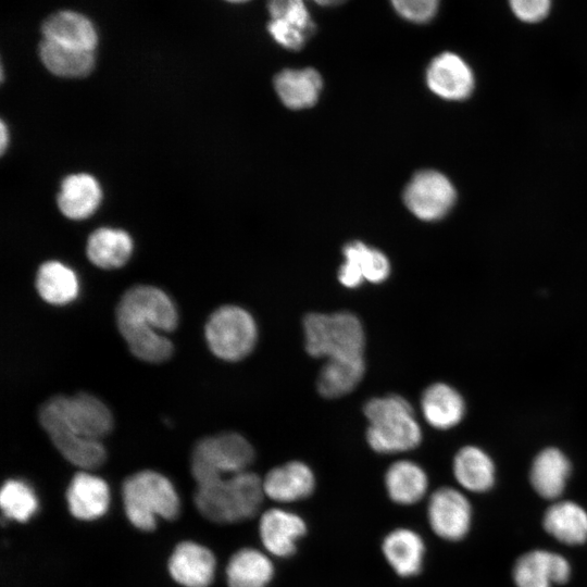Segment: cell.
<instances>
[{
    "label": "cell",
    "instance_id": "cell-16",
    "mask_svg": "<svg viewBox=\"0 0 587 587\" xmlns=\"http://www.w3.org/2000/svg\"><path fill=\"white\" fill-rule=\"evenodd\" d=\"M41 39L79 50L96 51L99 34L82 12L62 9L49 14L40 26Z\"/></svg>",
    "mask_w": 587,
    "mask_h": 587
},
{
    "label": "cell",
    "instance_id": "cell-11",
    "mask_svg": "<svg viewBox=\"0 0 587 587\" xmlns=\"http://www.w3.org/2000/svg\"><path fill=\"white\" fill-rule=\"evenodd\" d=\"M54 398L64 421L79 436L101 441L112 432V413L98 397L80 391Z\"/></svg>",
    "mask_w": 587,
    "mask_h": 587
},
{
    "label": "cell",
    "instance_id": "cell-38",
    "mask_svg": "<svg viewBox=\"0 0 587 587\" xmlns=\"http://www.w3.org/2000/svg\"><path fill=\"white\" fill-rule=\"evenodd\" d=\"M10 141V134L5 123L2 121L0 126V149L3 154Z\"/></svg>",
    "mask_w": 587,
    "mask_h": 587
},
{
    "label": "cell",
    "instance_id": "cell-18",
    "mask_svg": "<svg viewBox=\"0 0 587 587\" xmlns=\"http://www.w3.org/2000/svg\"><path fill=\"white\" fill-rule=\"evenodd\" d=\"M315 484L312 469L297 460L273 467L262 478L265 497L285 504L310 497L315 489Z\"/></svg>",
    "mask_w": 587,
    "mask_h": 587
},
{
    "label": "cell",
    "instance_id": "cell-13",
    "mask_svg": "<svg viewBox=\"0 0 587 587\" xmlns=\"http://www.w3.org/2000/svg\"><path fill=\"white\" fill-rule=\"evenodd\" d=\"M267 32L283 48L300 50L315 30L304 0H267Z\"/></svg>",
    "mask_w": 587,
    "mask_h": 587
},
{
    "label": "cell",
    "instance_id": "cell-20",
    "mask_svg": "<svg viewBox=\"0 0 587 587\" xmlns=\"http://www.w3.org/2000/svg\"><path fill=\"white\" fill-rule=\"evenodd\" d=\"M344 257L338 279L347 288H357L363 280L379 284L390 274V263L386 255L360 241L348 243L344 248Z\"/></svg>",
    "mask_w": 587,
    "mask_h": 587
},
{
    "label": "cell",
    "instance_id": "cell-3",
    "mask_svg": "<svg viewBox=\"0 0 587 587\" xmlns=\"http://www.w3.org/2000/svg\"><path fill=\"white\" fill-rule=\"evenodd\" d=\"M304 347L313 358L363 360L365 333L360 319L348 311L312 312L303 319Z\"/></svg>",
    "mask_w": 587,
    "mask_h": 587
},
{
    "label": "cell",
    "instance_id": "cell-32",
    "mask_svg": "<svg viewBox=\"0 0 587 587\" xmlns=\"http://www.w3.org/2000/svg\"><path fill=\"white\" fill-rule=\"evenodd\" d=\"M36 290L51 305H65L74 301L79 292L75 272L60 261L42 263L36 274Z\"/></svg>",
    "mask_w": 587,
    "mask_h": 587
},
{
    "label": "cell",
    "instance_id": "cell-24",
    "mask_svg": "<svg viewBox=\"0 0 587 587\" xmlns=\"http://www.w3.org/2000/svg\"><path fill=\"white\" fill-rule=\"evenodd\" d=\"M421 410L432 427L446 430L462 421L465 414V402L461 394L452 386L435 383L424 390Z\"/></svg>",
    "mask_w": 587,
    "mask_h": 587
},
{
    "label": "cell",
    "instance_id": "cell-5",
    "mask_svg": "<svg viewBox=\"0 0 587 587\" xmlns=\"http://www.w3.org/2000/svg\"><path fill=\"white\" fill-rule=\"evenodd\" d=\"M253 459V447L242 435L225 432L203 437L195 444L190 471L197 485H201L248 471Z\"/></svg>",
    "mask_w": 587,
    "mask_h": 587
},
{
    "label": "cell",
    "instance_id": "cell-4",
    "mask_svg": "<svg viewBox=\"0 0 587 587\" xmlns=\"http://www.w3.org/2000/svg\"><path fill=\"white\" fill-rule=\"evenodd\" d=\"M124 509L129 522L149 532L159 517L175 519L180 510L175 487L164 475L143 470L128 476L122 486Z\"/></svg>",
    "mask_w": 587,
    "mask_h": 587
},
{
    "label": "cell",
    "instance_id": "cell-35",
    "mask_svg": "<svg viewBox=\"0 0 587 587\" xmlns=\"http://www.w3.org/2000/svg\"><path fill=\"white\" fill-rule=\"evenodd\" d=\"M0 505L7 519L27 522L38 509V499L25 482L8 479L1 487Z\"/></svg>",
    "mask_w": 587,
    "mask_h": 587
},
{
    "label": "cell",
    "instance_id": "cell-19",
    "mask_svg": "<svg viewBox=\"0 0 587 587\" xmlns=\"http://www.w3.org/2000/svg\"><path fill=\"white\" fill-rule=\"evenodd\" d=\"M215 557L207 547L192 541L176 546L170 560L172 578L184 587H209L214 578Z\"/></svg>",
    "mask_w": 587,
    "mask_h": 587
},
{
    "label": "cell",
    "instance_id": "cell-40",
    "mask_svg": "<svg viewBox=\"0 0 587 587\" xmlns=\"http://www.w3.org/2000/svg\"><path fill=\"white\" fill-rule=\"evenodd\" d=\"M224 1L233 3V4H240V3L248 2L250 0H224Z\"/></svg>",
    "mask_w": 587,
    "mask_h": 587
},
{
    "label": "cell",
    "instance_id": "cell-28",
    "mask_svg": "<svg viewBox=\"0 0 587 587\" xmlns=\"http://www.w3.org/2000/svg\"><path fill=\"white\" fill-rule=\"evenodd\" d=\"M384 484L392 502L399 505H412L425 497L428 489V477L417 463L399 460L387 469Z\"/></svg>",
    "mask_w": 587,
    "mask_h": 587
},
{
    "label": "cell",
    "instance_id": "cell-12",
    "mask_svg": "<svg viewBox=\"0 0 587 587\" xmlns=\"http://www.w3.org/2000/svg\"><path fill=\"white\" fill-rule=\"evenodd\" d=\"M258 530L264 551L273 558L287 559L297 552L308 525L298 513L276 507L261 514Z\"/></svg>",
    "mask_w": 587,
    "mask_h": 587
},
{
    "label": "cell",
    "instance_id": "cell-10",
    "mask_svg": "<svg viewBox=\"0 0 587 587\" xmlns=\"http://www.w3.org/2000/svg\"><path fill=\"white\" fill-rule=\"evenodd\" d=\"M472 517L469 499L455 488H438L428 498V525L436 536L446 541L463 539L470 532Z\"/></svg>",
    "mask_w": 587,
    "mask_h": 587
},
{
    "label": "cell",
    "instance_id": "cell-29",
    "mask_svg": "<svg viewBox=\"0 0 587 587\" xmlns=\"http://www.w3.org/2000/svg\"><path fill=\"white\" fill-rule=\"evenodd\" d=\"M322 77L312 67L286 68L274 78L275 90L283 103L294 110L312 107L319 99Z\"/></svg>",
    "mask_w": 587,
    "mask_h": 587
},
{
    "label": "cell",
    "instance_id": "cell-31",
    "mask_svg": "<svg viewBox=\"0 0 587 587\" xmlns=\"http://www.w3.org/2000/svg\"><path fill=\"white\" fill-rule=\"evenodd\" d=\"M86 252L95 266L103 270L118 268L129 260L133 240L122 229L98 228L89 236Z\"/></svg>",
    "mask_w": 587,
    "mask_h": 587
},
{
    "label": "cell",
    "instance_id": "cell-15",
    "mask_svg": "<svg viewBox=\"0 0 587 587\" xmlns=\"http://www.w3.org/2000/svg\"><path fill=\"white\" fill-rule=\"evenodd\" d=\"M571 574V564L563 555L541 549L522 554L512 571L516 587L563 585L569 582Z\"/></svg>",
    "mask_w": 587,
    "mask_h": 587
},
{
    "label": "cell",
    "instance_id": "cell-22",
    "mask_svg": "<svg viewBox=\"0 0 587 587\" xmlns=\"http://www.w3.org/2000/svg\"><path fill=\"white\" fill-rule=\"evenodd\" d=\"M571 470L569 458L560 449L545 448L532 462L530 485L544 499L555 500L563 494Z\"/></svg>",
    "mask_w": 587,
    "mask_h": 587
},
{
    "label": "cell",
    "instance_id": "cell-39",
    "mask_svg": "<svg viewBox=\"0 0 587 587\" xmlns=\"http://www.w3.org/2000/svg\"><path fill=\"white\" fill-rule=\"evenodd\" d=\"M313 1L323 7H334V5L341 4L346 2L347 0H313Z\"/></svg>",
    "mask_w": 587,
    "mask_h": 587
},
{
    "label": "cell",
    "instance_id": "cell-34",
    "mask_svg": "<svg viewBox=\"0 0 587 587\" xmlns=\"http://www.w3.org/2000/svg\"><path fill=\"white\" fill-rule=\"evenodd\" d=\"M364 373V359L326 360L319 373L316 387L325 398H339L351 392L362 380Z\"/></svg>",
    "mask_w": 587,
    "mask_h": 587
},
{
    "label": "cell",
    "instance_id": "cell-6",
    "mask_svg": "<svg viewBox=\"0 0 587 587\" xmlns=\"http://www.w3.org/2000/svg\"><path fill=\"white\" fill-rule=\"evenodd\" d=\"M210 351L218 359L237 362L249 355L258 340V326L246 309L225 304L215 309L204 325Z\"/></svg>",
    "mask_w": 587,
    "mask_h": 587
},
{
    "label": "cell",
    "instance_id": "cell-33",
    "mask_svg": "<svg viewBox=\"0 0 587 587\" xmlns=\"http://www.w3.org/2000/svg\"><path fill=\"white\" fill-rule=\"evenodd\" d=\"M116 326L128 350L138 360L159 364L173 355V342L161 332L151 327L127 324Z\"/></svg>",
    "mask_w": 587,
    "mask_h": 587
},
{
    "label": "cell",
    "instance_id": "cell-14",
    "mask_svg": "<svg viewBox=\"0 0 587 587\" xmlns=\"http://www.w3.org/2000/svg\"><path fill=\"white\" fill-rule=\"evenodd\" d=\"M426 83L436 96L460 101L471 96L475 78L472 68L460 55L442 52L428 64Z\"/></svg>",
    "mask_w": 587,
    "mask_h": 587
},
{
    "label": "cell",
    "instance_id": "cell-36",
    "mask_svg": "<svg viewBox=\"0 0 587 587\" xmlns=\"http://www.w3.org/2000/svg\"><path fill=\"white\" fill-rule=\"evenodd\" d=\"M390 2L403 20L425 24L436 15L440 0H390Z\"/></svg>",
    "mask_w": 587,
    "mask_h": 587
},
{
    "label": "cell",
    "instance_id": "cell-17",
    "mask_svg": "<svg viewBox=\"0 0 587 587\" xmlns=\"http://www.w3.org/2000/svg\"><path fill=\"white\" fill-rule=\"evenodd\" d=\"M380 547L386 563L397 576L412 578L422 572L426 547L416 530L404 526L392 528L384 536Z\"/></svg>",
    "mask_w": 587,
    "mask_h": 587
},
{
    "label": "cell",
    "instance_id": "cell-7",
    "mask_svg": "<svg viewBox=\"0 0 587 587\" xmlns=\"http://www.w3.org/2000/svg\"><path fill=\"white\" fill-rule=\"evenodd\" d=\"M115 322L171 333L177 327L178 313L172 299L162 289L151 285H136L122 295L115 308Z\"/></svg>",
    "mask_w": 587,
    "mask_h": 587
},
{
    "label": "cell",
    "instance_id": "cell-37",
    "mask_svg": "<svg viewBox=\"0 0 587 587\" xmlns=\"http://www.w3.org/2000/svg\"><path fill=\"white\" fill-rule=\"evenodd\" d=\"M509 4L519 20L537 23L548 15L551 0H509Z\"/></svg>",
    "mask_w": 587,
    "mask_h": 587
},
{
    "label": "cell",
    "instance_id": "cell-2",
    "mask_svg": "<svg viewBox=\"0 0 587 587\" xmlns=\"http://www.w3.org/2000/svg\"><path fill=\"white\" fill-rule=\"evenodd\" d=\"M366 440L377 453L392 454L416 448L422 429L411 403L399 395L375 397L364 405Z\"/></svg>",
    "mask_w": 587,
    "mask_h": 587
},
{
    "label": "cell",
    "instance_id": "cell-25",
    "mask_svg": "<svg viewBox=\"0 0 587 587\" xmlns=\"http://www.w3.org/2000/svg\"><path fill=\"white\" fill-rule=\"evenodd\" d=\"M266 551L241 548L229 559L226 566L228 587H267L275 575V566Z\"/></svg>",
    "mask_w": 587,
    "mask_h": 587
},
{
    "label": "cell",
    "instance_id": "cell-1",
    "mask_svg": "<svg viewBox=\"0 0 587 587\" xmlns=\"http://www.w3.org/2000/svg\"><path fill=\"white\" fill-rule=\"evenodd\" d=\"M264 498L262 478L249 471L197 485L193 495L200 514L220 524L253 517Z\"/></svg>",
    "mask_w": 587,
    "mask_h": 587
},
{
    "label": "cell",
    "instance_id": "cell-9",
    "mask_svg": "<svg viewBox=\"0 0 587 587\" xmlns=\"http://www.w3.org/2000/svg\"><path fill=\"white\" fill-rule=\"evenodd\" d=\"M455 189L447 176L434 170L416 173L403 193L408 209L423 221L442 218L453 207Z\"/></svg>",
    "mask_w": 587,
    "mask_h": 587
},
{
    "label": "cell",
    "instance_id": "cell-27",
    "mask_svg": "<svg viewBox=\"0 0 587 587\" xmlns=\"http://www.w3.org/2000/svg\"><path fill=\"white\" fill-rule=\"evenodd\" d=\"M542 526L564 545L576 546L587 541V511L574 501L552 503L544 514Z\"/></svg>",
    "mask_w": 587,
    "mask_h": 587
},
{
    "label": "cell",
    "instance_id": "cell-23",
    "mask_svg": "<svg viewBox=\"0 0 587 587\" xmlns=\"http://www.w3.org/2000/svg\"><path fill=\"white\" fill-rule=\"evenodd\" d=\"M102 191L97 179L86 173L66 176L58 195V207L67 218L79 221L92 215L98 209Z\"/></svg>",
    "mask_w": 587,
    "mask_h": 587
},
{
    "label": "cell",
    "instance_id": "cell-26",
    "mask_svg": "<svg viewBox=\"0 0 587 587\" xmlns=\"http://www.w3.org/2000/svg\"><path fill=\"white\" fill-rule=\"evenodd\" d=\"M452 471L459 485L472 492H486L496 482L494 460L477 446L461 448L453 458Z\"/></svg>",
    "mask_w": 587,
    "mask_h": 587
},
{
    "label": "cell",
    "instance_id": "cell-30",
    "mask_svg": "<svg viewBox=\"0 0 587 587\" xmlns=\"http://www.w3.org/2000/svg\"><path fill=\"white\" fill-rule=\"evenodd\" d=\"M38 55L51 74L63 78L86 77L96 65V51L64 47L45 39L38 45Z\"/></svg>",
    "mask_w": 587,
    "mask_h": 587
},
{
    "label": "cell",
    "instance_id": "cell-21",
    "mask_svg": "<svg viewBox=\"0 0 587 587\" xmlns=\"http://www.w3.org/2000/svg\"><path fill=\"white\" fill-rule=\"evenodd\" d=\"M66 502L74 517L83 521L99 519L109 508L108 484L88 472H78L66 489Z\"/></svg>",
    "mask_w": 587,
    "mask_h": 587
},
{
    "label": "cell",
    "instance_id": "cell-8",
    "mask_svg": "<svg viewBox=\"0 0 587 587\" xmlns=\"http://www.w3.org/2000/svg\"><path fill=\"white\" fill-rule=\"evenodd\" d=\"M38 421L54 448L71 464L88 471L104 463L107 452L102 442L76 434L64 421L54 396L41 404Z\"/></svg>",
    "mask_w": 587,
    "mask_h": 587
}]
</instances>
